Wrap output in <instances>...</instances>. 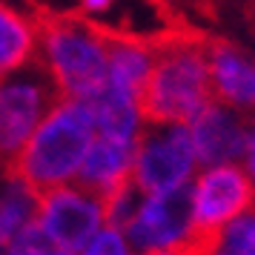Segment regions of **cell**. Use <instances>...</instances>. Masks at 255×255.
I'll return each instance as SVG.
<instances>
[{"mask_svg": "<svg viewBox=\"0 0 255 255\" xmlns=\"http://www.w3.org/2000/svg\"><path fill=\"white\" fill-rule=\"evenodd\" d=\"M124 235L132 244L135 255H189L198 244L195 224H192L189 186L175 189V192H163V195H140L135 215L124 227Z\"/></svg>", "mask_w": 255, "mask_h": 255, "instance_id": "cell-6", "label": "cell"}, {"mask_svg": "<svg viewBox=\"0 0 255 255\" xmlns=\"http://www.w3.org/2000/svg\"><path fill=\"white\" fill-rule=\"evenodd\" d=\"M138 201H140V192L132 184H124L121 189H115L112 195H106L104 198L106 224H109V227H118V230H124V227H127V221L135 215Z\"/></svg>", "mask_w": 255, "mask_h": 255, "instance_id": "cell-17", "label": "cell"}, {"mask_svg": "<svg viewBox=\"0 0 255 255\" xmlns=\"http://www.w3.org/2000/svg\"><path fill=\"white\" fill-rule=\"evenodd\" d=\"M52 255H78V253H60V250H55Z\"/></svg>", "mask_w": 255, "mask_h": 255, "instance_id": "cell-22", "label": "cell"}, {"mask_svg": "<svg viewBox=\"0 0 255 255\" xmlns=\"http://www.w3.org/2000/svg\"><path fill=\"white\" fill-rule=\"evenodd\" d=\"M186 129H189L201 169L241 163L244 149H247V135H250V121L241 112L212 101L201 115L186 124Z\"/></svg>", "mask_w": 255, "mask_h": 255, "instance_id": "cell-9", "label": "cell"}, {"mask_svg": "<svg viewBox=\"0 0 255 255\" xmlns=\"http://www.w3.org/2000/svg\"><path fill=\"white\" fill-rule=\"evenodd\" d=\"M35 224L60 253H78L92 241V235L106 224L104 198L92 195L78 184L43 192L37 201Z\"/></svg>", "mask_w": 255, "mask_h": 255, "instance_id": "cell-7", "label": "cell"}, {"mask_svg": "<svg viewBox=\"0 0 255 255\" xmlns=\"http://www.w3.org/2000/svg\"><path fill=\"white\" fill-rule=\"evenodd\" d=\"M189 201H192L195 235L201 241L255 207V186L241 163L209 166V169H198V175L192 178Z\"/></svg>", "mask_w": 255, "mask_h": 255, "instance_id": "cell-8", "label": "cell"}, {"mask_svg": "<svg viewBox=\"0 0 255 255\" xmlns=\"http://www.w3.org/2000/svg\"><path fill=\"white\" fill-rule=\"evenodd\" d=\"M212 98L244 118H255V58L232 43H207Z\"/></svg>", "mask_w": 255, "mask_h": 255, "instance_id": "cell-10", "label": "cell"}, {"mask_svg": "<svg viewBox=\"0 0 255 255\" xmlns=\"http://www.w3.org/2000/svg\"><path fill=\"white\" fill-rule=\"evenodd\" d=\"M241 166H244V172H247V178H250L253 186H255V118H250V135H247V149H244Z\"/></svg>", "mask_w": 255, "mask_h": 255, "instance_id": "cell-20", "label": "cell"}, {"mask_svg": "<svg viewBox=\"0 0 255 255\" xmlns=\"http://www.w3.org/2000/svg\"><path fill=\"white\" fill-rule=\"evenodd\" d=\"M198 169L189 129L181 124H146L135 146L129 184L140 195H163L189 186Z\"/></svg>", "mask_w": 255, "mask_h": 255, "instance_id": "cell-5", "label": "cell"}, {"mask_svg": "<svg viewBox=\"0 0 255 255\" xmlns=\"http://www.w3.org/2000/svg\"><path fill=\"white\" fill-rule=\"evenodd\" d=\"M81 255H135V250H132V244L127 241L124 230L104 224V227L92 235V241L81 250Z\"/></svg>", "mask_w": 255, "mask_h": 255, "instance_id": "cell-18", "label": "cell"}, {"mask_svg": "<svg viewBox=\"0 0 255 255\" xmlns=\"http://www.w3.org/2000/svg\"><path fill=\"white\" fill-rule=\"evenodd\" d=\"M135 146L138 143H121V140L95 135L92 146H89V152H86V158L81 163V172H78L75 184L89 189L98 198L112 195L115 189L129 184Z\"/></svg>", "mask_w": 255, "mask_h": 255, "instance_id": "cell-11", "label": "cell"}, {"mask_svg": "<svg viewBox=\"0 0 255 255\" xmlns=\"http://www.w3.org/2000/svg\"><path fill=\"white\" fill-rule=\"evenodd\" d=\"M152 255H181V253H152Z\"/></svg>", "mask_w": 255, "mask_h": 255, "instance_id": "cell-23", "label": "cell"}, {"mask_svg": "<svg viewBox=\"0 0 255 255\" xmlns=\"http://www.w3.org/2000/svg\"><path fill=\"white\" fill-rule=\"evenodd\" d=\"M152 66H155V40H143L129 32H109V72L104 86L140 98Z\"/></svg>", "mask_w": 255, "mask_h": 255, "instance_id": "cell-12", "label": "cell"}, {"mask_svg": "<svg viewBox=\"0 0 255 255\" xmlns=\"http://www.w3.org/2000/svg\"><path fill=\"white\" fill-rule=\"evenodd\" d=\"M212 101L207 43L184 35L155 40V66L140 95L146 124L186 127Z\"/></svg>", "mask_w": 255, "mask_h": 255, "instance_id": "cell-2", "label": "cell"}, {"mask_svg": "<svg viewBox=\"0 0 255 255\" xmlns=\"http://www.w3.org/2000/svg\"><path fill=\"white\" fill-rule=\"evenodd\" d=\"M40 192L32 189L12 166L0 169V250L20 230L35 224Z\"/></svg>", "mask_w": 255, "mask_h": 255, "instance_id": "cell-14", "label": "cell"}, {"mask_svg": "<svg viewBox=\"0 0 255 255\" xmlns=\"http://www.w3.org/2000/svg\"><path fill=\"white\" fill-rule=\"evenodd\" d=\"M58 101L55 83L37 60L0 78V169L17 161Z\"/></svg>", "mask_w": 255, "mask_h": 255, "instance_id": "cell-4", "label": "cell"}, {"mask_svg": "<svg viewBox=\"0 0 255 255\" xmlns=\"http://www.w3.org/2000/svg\"><path fill=\"white\" fill-rule=\"evenodd\" d=\"M37 63L66 101H92L109 72V29L83 14L37 17Z\"/></svg>", "mask_w": 255, "mask_h": 255, "instance_id": "cell-1", "label": "cell"}, {"mask_svg": "<svg viewBox=\"0 0 255 255\" xmlns=\"http://www.w3.org/2000/svg\"><path fill=\"white\" fill-rule=\"evenodd\" d=\"M189 255H255V207L201 238Z\"/></svg>", "mask_w": 255, "mask_h": 255, "instance_id": "cell-16", "label": "cell"}, {"mask_svg": "<svg viewBox=\"0 0 255 255\" xmlns=\"http://www.w3.org/2000/svg\"><path fill=\"white\" fill-rule=\"evenodd\" d=\"M86 104L92 109L95 135L121 140V143H138L140 132L146 127L140 98H132V95L115 92V89L104 86V89L95 95L92 101H86Z\"/></svg>", "mask_w": 255, "mask_h": 255, "instance_id": "cell-13", "label": "cell"}, {"mask_svg": "<svg viewBox=\"0 0 255 255\" xmlns=\"http://www.w3.org/2000/svg\"><path fill=\"white\" fill-rule=\"evenodd\" d=\"M37 60V23L0 3V78Z\"/></svg>", "mask_w": 255, "mask_h": 255, "instance_id": "cell-15", "label": "cell"}, {"mask_svg": "<svg viewBox=\"0 0 255 255\" xmlns=\"http://www.w3.org/2000/svg\"><path fill=\"white\" fill-rule=\"evenodd\" d=\"M78 3H81V14H83V17H89V14H104V12H109L118 0H78Z\"/></svg>", "mask_w": 255, "mask_h": 255, "instance_id": "cell-21", "label": "cell"}, {"mask_svg": "<svg viewBox=\"0 0 255 255\" xmlns=\"http://www.w3.org/2000/svg\"><path fill=\"white\" fill-rule=\"evenodd\" d=\"M95 140V121L86 101L60 98L35 129L12 169L40 195L78 181L81 163Z\"/></svg>", "mask_w": 255, "mask_h": 255, "instance_id": "cell-3", "label": "cell"}, {"mask_svg": "<svg viewBox=\"0 0 255 255\" xmlns=\"http://www.w3.org/2000/svg\"><path fill=\"white\" fill-rule=\"evenodd\" d=\"M52 253H55V247L49 244V238L40 232L37 224H29L26 230H20L0 250V255H52Z\"/></svg>", "mask_w": 255, "mask_h": 255, "instance_id": "cell-19", "label": "cell"}]
</instances>
